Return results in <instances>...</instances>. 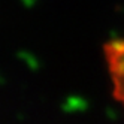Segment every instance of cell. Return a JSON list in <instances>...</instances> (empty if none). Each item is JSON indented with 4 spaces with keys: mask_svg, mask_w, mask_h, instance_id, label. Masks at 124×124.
<instances>
[{
    "mask_svg": "<svg viewBox=\"0 0 124 124\" xmlns=\"http://www.w3.org/2000/svg\"><path fill=\"white\" fill-rule=\"evenodd\" d=\"M21 2H23L24 5H27V6H30V5H33V3H34V0H21Z\"/></svg>",
    "mask_w": 124,
    "mask_h": 124,
    "instance_id": "2",
    "label": "cell"
},
{
    "mask_svg": "<svg viewBox=\"0 0 124 124\" xmlns=\"http://www.w3.org/2000/svg\"><path fill=\"white\" fill-rule=\"evenodd\" d=\"M109 69L112 75L115 97L124 105V40L115 39L108 45Z\"/></svg>",
    "mask_w": 124,
    "mask_h": 124,
    "instance_id": "1",
    "label": "cell"
}]
</instances>
